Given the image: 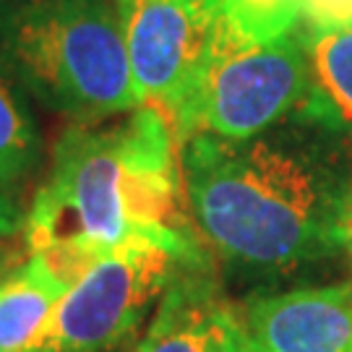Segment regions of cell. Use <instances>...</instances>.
Instances as JSON below:
<instances>
[{
    "mask_svg": "<svg viewBox=\"0 0 352 352\" xmlns=\"http://www.w3.org/2000/svg\"><path fill=\"white\" fill-rule=\"evenodd\" d=\"M324 91L251 139L180 144L190 222L230 264L289 272L344 248L352 149Z\"/></svg>",
    "mask_w": 352,
    "mask_h": 352,
    "instance_id": "6da1fadb",
    "label": "cell"
},
{
    "mask_svg": "<svg viewBox=\"0 0 352 352\" xmlns=\"http://www.w3.org/2000/svg\"><path fill=\"white\" fill-rule=\"evenodd\" d=\"M173 120L146 104L113 126H74L26 217L29 253L71 287L107 253L151 240L199 256Z\"/></svg>",
    "mask_w": 352,
    "mask_h": 352,
    "instance_id": "7a4b0ae2",
    "label": "cell"
},
{
    "mask_svg": "<svg viewBox=\"0 0 352 352\" xmlns=\"http://www.w3.org/2000/svg\"><path fill=\"white\" fill-rule=\"evenodd\" d=\"M0 74L76 126L139 107L118 0H0Z\"/></svg>",
    "mask_w": 352,
    "mask_h": 352,
    "instance_id": "3957f363",
    "label": "cell"
},
{
    "mask_svg": "<svg viewBox=\"0 0 352 352\" xmlns=\"http://www.w3.org/2000/svg\"><path fill=\"white\" fill-rule=\"evenodd\" d=\"M314 78L298 29L272 42H251L222 16L201 78L173 118L177 144L193 136H258L305 104L316 91Z\"/></svg>",
    "mask_w": 352,
    "mask_h": 352,
    "instance_id": "277c9868",
    "label": "cell"
},
{
    "mask_svg": "<svg viewBox=\"0 0 352 352\" xmlns=\"http://www.w3.org/2000/svg\"><path fill=\"white\" fill-rule=\"evenodd\" d=\"M196 261L151 240L107 253L65 289L24 352H126L177 269Z\"/></svg>",
    "mask_w": 352,
    "mask_h": 352,
    "instance_id": "5b68a950",
    "label": "cell"
},
{
    "mask_svg": "<svg viewBox=\"0 0 352 352\" xmlns=\"http://www.w3.org/2000/svg\"><path fill=\"white\" fill-rule=\"evenodd\" d=\"M118 11L136 100L173 120L212 55L219 0H118Z\"/></svg>",
    "mask_w": 352,
    "mask_h": 352,
    "instance_id": "8992f818",
    "label": "cell"
},
{
    "mask_svg": "<svg viewBox=\"0 0 352 352\" xmlns=\"http://www.w3.org/2000/svg\"><path fill=\"white\" fill-rule=\"evenodd\" d=\"M251 352H352V285L258 298L243 314Z\"/></svg>",
    "mask_w": 352,
    "mask_h": 352,
    "instance_id": "52a82bcc",
    "label": "cell"
},
{
    "mask_svg": "<svg viewBox=\"0 0 352 352\" xmlns=\"http://www.w3.org/2000/svg\"><path fill=\"white\" fill-rule=\"evenodd\" d=\"M199 266L177 269L133 352H251L243 316Z\"/></svg>",
    "mask_w": 352,
    "mask_h": 352,
    "instance_id": "ba28073f",
    "label": "cell"
},
{
    "mask_svg": "<svg viewBox=\"0 0 352 352\" xmlns=\"http://www.w3.org/2000/svg\"><path fill=\"white\" fill-rule=\"evenodd\" d=\"M65 289L45 261L32 253L26 261L11 266L0 279V352H24Z\"/></svg>",
    "mask_w": 352,
    "mask_h": 352,
    "instance_id": "9c48e42d",
    "label": "cell"
},
{
    "mask_svg": "<svg viewBox=\"0 0 352 352\" xmlns=\"http://www.w3.org/2000/svg\"><path fill=\"white\" fill-rule=\"evenodd\" d=\"M42 144L32 113L6 76L0 74V188L19 186L39 164Z\"/></svg>",
    "mask_w": 352,
    "mask_h": 352,
    "instance_id": "30bf717a",
    "label": "cell"
},
{
    "mask_svg": "<svg viewBox=\"0 0 352 352\" xmlns=\"http://www.w3.org/2000/svg\"><path fill=\"white\" fill-rule=\"evenodd\" d=\"M305 47L321 91L352 128V29H311Z\"/></svg>",
    "mask_w": 352,
    "mask_h": 352,
    "instance_id": "8fae6325",
    "label": "cell"
},
{
    "mask_svg": "<svg viewBox=\"0 0 352 352\" xmlns=\"http://www.w3.org/2000/svg\"><path fill=\"white\" fill-rule=\"evenodd\" d=\"M225 21L251 42H272L295 32L300 21L298 0H219Z\"/></svg>",
    "mask_w": 352,
    "mask_h": 352,
    "instance_id": "7c38bea8",
    "label": "cell"
},
{
    "mask_svg": "<svg viewBox=\"0 0 352 352\" xmlns=\"http://www.w3.org/2000/svg\"><path fill=\"white\" fill-rule=\"evenodd\" d=\"M311 29H352V0H298Z\"/></svg>",
    "mask_w": 352,
    "mask_h": 352,
    "instance_id": "4fadbf2b",
    "label": "cell"
},
{
    "mask_svg": "<svg viewBox=\"0 0 352 352\" xmlns=\"http://www.w3.org/2000/svg\"><path fill=\"white\" fill-rule=\"evenodd\" d=\"M19 227H21V214H19V209L13 206V201L3 193V188H0V240L16 235Z\"/></svg>",
    "mask_w": 352,
    "mask_h": 352,
    "instance_id": "5bb4252c",
    "label": "cell"
},
{
    "mask_svg": "<svg viewBox=\"0 0 352 352\" xmlns=\"http://www.w3.org/2000/svg\"><path fill=\"white\" fill-rule=\"evenodd\" d=\"M344 248H347V253L352 256V204H350V212H347V219H344Z\"/></svg>",
    "mask_w": 352,
    "mask_h": 352,
    "instance_id": "9a60e30c",
    "label": "cell"
},
{
    "mask_svg": "<svg viewBox=\"0 0 352 352\" xmlns=\"http://www.w3.org/2000/svg\"><path fill=\"white\" fill-rule=\"evenodd\" d=\"M8 269H11V266H6V258H3V251H0V279H3V274H6Z\"/></svg>",
    "mask_w": 352,
    "mask_h": 352,
    "instance_id": "2e32d148",
    "label": "cell"
}]
</instances>
